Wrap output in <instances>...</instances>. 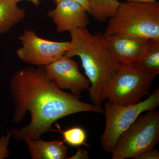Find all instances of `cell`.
I'll return each instance as SVG.
<instances>
[{"instance_id":"44dd1931","label":"cell","mask_w":159,"mask_h":159,"mask_svg":"<svg viewBox=\"0 0 159 159\" xmlns=\"http://www.w3.org/2000/svg\"><path fill=\"white\" fill-rule=\"evenodd\" d=\"M14 2L16 3H18V2H20V1H23V0H13ZM27 1H30L31 2L33 3L35 6H38L39 4V0H27Z\"/></svg>"},{"instance_id":"277c9868","label":"cell","mask_w":159,"mask_h":159,"mask_svg":"<svg viewBox=\"0 0 159 159\" xmlns=\"http://www.w3.org/2000/svg\"><path fill=\"white\" fill-rule=\"evenodd\" d=\"M155 77L137 63H120L103 89L101 101L119 106L138 103L149 95Z\"/></svg>"},{"instance_id":"5bb4252c","label":"cell","mask_w":159,"mask_h":159,"mask_svg":"<svg viewBox=\"0 0 159 159\" xmlns=\"http://www.w3.org/2000/svg\"><path fill=\"white\" fill-rule=\"evenodd\" d=\"M140 67L156 77L159 74V41L150 40L144 55L137 63Z\"/></svg>"},{"instance_id":"52a82bcc","label":"cell","mask_w":159,"mask_h":159,"mask_svg":"<svg viewBox=\"0 0 159 159\" xmlns=\"http://www.w3.org/2000/svg\"><path fill=\"white\" fill-rule=\"evenodd\" d=\"M22 46L16 51L21 60L33 65H48L59 59L70 48V42H56L39 37L33 30H25L18 36Z\"/></svg>"},{"instance_id":"4fadbf2b","label":"cell","mask_w":159,"mask_h":159,"mask_svg":"<svg viewBox=\"0 0 159 159\" xmlns=\"http://www.w3.org/2000/svg\"><path fill=\"white\" fill-rule=\"evenodd\" d=\"M91 15L100 23L108 20L116 13L120 2L117 0H88Z\"/></svg>"},{"instance_id":"7c38bea8","label":"cell","mask_w":159,"mask_h":159,"mask_svg":"<svg viewBox=\"0 0 159 159\" xmlns=\"http://www.w3.org/2000/svg\"><path fill=\"white\" fill-rule=\"evenodd\" d=\"M13 0H0V34L7 33L26 17V12Z\"/></svg>"},{"instance_id":"2e32d148","label":"cell","mask_w":159,"mask_h":159,"mask_svg":"<svg viewBox=\"0 0 159 159\" xmlns=\"http://www.w3.org/2000/svg\"><path fill=\"white\" fill-rule=\"evenodd\" d=\"M11 137L12 134L11 130H9L6 135L2 136L0 138V159H6L10 155L8 145Z\"/></svg>"},{"instance_id":"30bf717a","label":"cell","mask_w":159,"mask_h":159,"mask_svg":"<svg viewBox=\"0 0 159 159\" xmlns=\"http://www.w3.org/2000/svg\"><path fill=\"white\" fill-rule=\"evenodd\" d=\"M104 38L107 46L120 63L139 62L145 54L150 41L140 38L116 34Z\"/></svg>"},{"instance_id":"e0dca14e","label":"cell","mask_w":159,"mask_h":159,"mask_svg":"<svg viewBox=\"0 0 159 159\" xmlns=\"http://www.w3.org/2000/svg\"><path fill=\"white\" fill-rule=\"evenodd\" d=\"M159 152L154 148L148 149L141 152L134 159H159Z\"/></svg>"},{"instance_id":"ffe728a7","label":"cell","mask_w":159,"mask_h":159,"mask_svg":"<svg viewBox=\"0 0 159 159\" xmlns=\"http://www.w3.org/2000/svg\"><path fill=\"white\" fill-rule=\"evenodd\" d=\"M117 1H122V0H117ZM125 2H131L135 3H149L156 2L157 0H122Z\"/></svg>"},{"instance_id":"ac0fdd59","label":"cell","mask_w":159,"mask_h":159,"mask_svg":"<svg viewBox=\"0 0 159 159\" xmlns=\"http://www.w3.org/2000/svg\"><path fill=\"white\" fill-rule=\"evenodd\" d=\"M89 158V152L85 149H78L77 152L70 159H88Z\"/></svg>"},{"instance_id":"6da1fadb","label":"cell","mask_w":159,"mask_h":159,"mask_svg":"<svg viewBox=\"0 0 159 159\" xmlns=\"http://www.w3.org/2000/svg\"><path fill=\"white\" fill-rule=\"evenodd\" d=\"M10 89L15 106V123L21 122L28 111L31 116L29 125L11 130L17 141L41 139L43 134L51 131L54 122L69 115L82 112L104 113L101 106L82 102L57 88L46 76L43 66L16 72L10 80Z\"/></svg>"},{"instance_id":"8992f818","label":"cell","mask_w":159,"mask_h":159,"mask_svg":"<svg viewBox=\"0 0 159 159\" xmlns=\"http://www.w3.org/2000/svg\"><path fill=\"white\" fill-rule=\"evenodd\" d=\"M159 105V89L157 88L144 101L126 106L104 104L105 129L100 138L102 149L111 153L117 139L142 113L155 110Z\"/></svg>"},{"instance_id":"9c48e42d","label":"cell","mask_w":159,"mask_h":159,"mask_svg":"<svg viewBox=\"0 0 159 159\" xmlns=\"http://www.w3.org/2000/svg\"><path fill=\"white\" fill-rule=\"evenodd\" d=\"M55 9L48 11L58 32L70 31L86 28L90 23L87 11L76 2L61 0L57 2Z\"/></svg>"},{"instance_id":"8fae6325","label":"cell","mask_w":159,"mask_h":159,"mask_svg":"<svg viewBox=\"0 0 159 159\" xmlns=\"http://www.w3.org/2000/svg\"><path fill=\"white\" fill-rule=\"evenodd\" d=\"M29 151L33 159H66L67 148L63 141L46 142L41 139L28 140L25 141Z\"/></svg>"},{"instance_id":"5b68a950","label":"cell","mask_w":159,"mask_h":159,"mask_svg":"<svg viewBox=\"0 0 159 159\" xmlns=\"http://www.w3.org/2000/svg\"><path fill=\"white\" fill-rule=\"evenodd\" d=\"M159 141V112L141 114L120 134L114 145L112 159H134L141 152L154 148Z\"/></svg>"},{"instance_id":"7a4b0ae2","label":"cell","mask_w":159,"mask_h":159,"mask_svg":"<svg viewBox=\"0 0 159 159\" xmlns=\"http://www.w3.org/2000/svg\"><path fill=\"white\" fill-rule=\"evenodd\" d=\"M71 47L65 56H78L90 83V99L94 105L101 106L103 89L119 68L120 63L106 42L102 33L93 34L86 28L70 31Z\"/></svg>"},{"instance_id":"d6986e66","label":"cell","mask_w":159,"mask_h":159,"mask_svg":"<svg viewBox=\"0 0 159 159\" xmlns=\"http://www.w3.org/2000/svg\"><path fill=\"white\" fill-rule=\"evenodd\" d=\"M61 1V0H55L56 2H57ZM72 1H74V2L78 3L80 6H82L84 9H85L88 13L91 15V6L88 0H72Z\"/></svg>"},{"instance_id":"3957f363","label":"cell","mask_w":159,"mask_h":159,"mask_svg":"<svg viewBox=\"0 0 159 159\" xmlns=\"http://www.w3.org/2000/svg\"><path fill=\"white\" fill-rule=\"evenodd\" d=\"M104 36L123 35L159 41V2H120Z\"/></svg>"},{"instance_id":"ba28073f","label":"cell","mask_w":159,"mask_h":159,"mask_svg":"<svg viewBox=\"0 0 159 159\" xmlns=\"http://www.w3.org/2000/svg\"><path fill=\"white\" fill-rule=\"evenodd\" d=\"M46 76L60 89H69L72 94L81 98L82 91L88 89L90 83L80 71L78 63L71 57L63 55L45 66Z\"/></svg>"},{"instance_id":"9a60e30c","label":"cell","mask_w":159,"mask_h":159,"mask_svg":"<svg viewBox=\"0 0 159 159\" xmlns=\"http://www.w3.org/2000/svg\"><path fill=\"white\" fill-rule=\"evenodd\" d=\"M56 126L58 130L54 131L59 132L61 134L64 142L73 147H78L82 145L89 146L85 142L87 139L86 132L82 127L76 126L62 131L58 124H56Z\"/></svg>"}]
</instances>
